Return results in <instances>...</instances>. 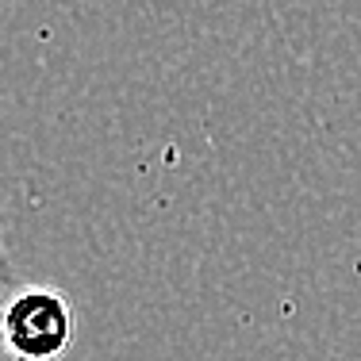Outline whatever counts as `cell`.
<instances>
[{"instance_id": "6da1fadb", "label": "cell", "mask_w": 361, "mask_h": 361, "mask_svg": "<svg viewBox=\"0 0 361 361\" xmlns=\"http://www.w3.org/2000/svg\"><path fill=\"white\" fill-rule=\"evenodd\" d=\"M77 342V307L50 285H16L0 300V350L12 361H58Z\"/></svg>"}, {"instance_id": "7a4b0ae2", "label": "cell", "mask_w": 361, "mask_h": 361, "mask_svg": "<svg viewBox=\"0 0 361 361\" xmlns=\"http://www.w3.org/2000/svg\"><path fill=\"white\" fill-rule=\"evenodd\" d=\"M16 288V265H12V254H8V243H4V192H0V300Z\"/></svg>"}]
</instances>
